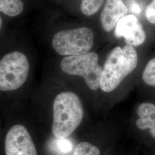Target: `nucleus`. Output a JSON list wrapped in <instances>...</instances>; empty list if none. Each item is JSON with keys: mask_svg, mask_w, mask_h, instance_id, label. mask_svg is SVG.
I'll use <instances>...</instances> for the list:
<instances>
[{"mask_svg": "<svg viewBox=\"0 0 155 155\" xmlns=\"http://www.w3.org/2000/svg\"><path fill=\"white\" fill-rule=\"evenodd\" d=\"M94 35L89 28H76L58 32L52 45L56 52L63 56H77L89 53L93 45Z\"/></svg>", "mask_w": 155, "mask_h": 155, "instance_id": "obj_5", "label": "nucleus"}, {"mask_svg": "<svg viewBox=\"0 0 155 155\" xmlns=\"http://www.w3.org/2000/svg\"><path fill=\"white\" fill-rule=\"evenodd\" d=\"M51 148L59 155H67L72 150V144L70 140L56 138L51 143Z\"/></svg>", "mask_w": 155, "mask_h": 155, "instance_id": "obj_11", "label": "nucleus"}, {"mask_svg": "<svg viewBox=\"0 0 155 155\" xmlns=\"http://www.w3.org/2000/svg\"><path fill=\"white\" fill-rule=\"evenodd\" d=\"M2 19L0 17V29L1 28V26H2Z\"/></svg>", "mask_w": 155, "mask_h": 155, "instance_id": "obj_17", "label": "nucleus"}, {"mask_svg": "<svg viewBox=\"0 0 155 155\" xmlns=\"http://www.w3.org/2000/svg\"><path fill=\"white\" fill-rule=\"evenodd\" d=\"M139 117L136 125L140 129H149L151 136L155 139V105L150 103H143L137 110Z\"/></svg>", "mask_w": 155, "mask_h": 155, "instance_id": "obj_9", "label": "nucleus"}, {"mask_svg": "<svg viewBox=\"0 0 155 155\" xmlns=\"http://www.w3.org/2000/svg\"><path fill=\"white\" fill-rule=\"evenodd\" d=\"M145 16L151 24H155V0H152L145 9Z\"/></svg>", "mask_w": 155, "mask_h": 155, "instance_id": "obj_15", "label": "nucleus"}, {"mask_svg": "<svg viewBox=\"0 0 155 155\" xmlns=\"http://www.w3.org/2000/svg\"><path fill=\"white\" fill-rule=\"evenodd\" d=\"M24 9L21 0H0V12L10 17L20 15Z\"/></svg>", "mask_w": 155, "mask_h": 155, "instance_id": "obj_10", "label": "nucleus"}, {"mask_svg": "<svg viewBox=\"0 0 155 155\" xmlns=\"http://www.w3.org/2000/svg\"><path fill=\"white\" fill-rule=\"evenodd\" d=\"M143 79L148 85L155 86V58L147 63L143 72Z\"/></svg>", "mask_w": 155, "mask_h": 155, "instance_id": "obj_14", "label": "nucleus"}, {"mask_svg": "<svg viewBox=\"0 0 155 155\" xmlns=\"http://www.w3.org/2000/svg\"><path fill=\"white\" fill-rule=\"evenodd\" d=\"M127 12V8L123 0H106L100 16L104 29L106 32H110Z\"/></svg>", "mask_w": 155, "mask_h": 155, "instance_id": "obj_8", "label": "nucleus"}, {"mask_svg": "<svg viewBox=\"0 0 155 155\" xmlns=\"http://www.w3.org/2000/svg\"><path fill=\"white\" fill-rule=\"evenodd\" d=\"M117 38H124L127 45L137 46L144 43L145 33L139 19L133 15L122 17L114 31Z\"/></svg>", "mask_w": 155, "mask_h": 155, "instance_id": "obj_7", "label": "nucleus"}, {"mask_svg": "<svg viewBox=\"0 0 155 155\" xmlns=\"http://www.w3.org/2000/svg\"><path fill=\"white\" fill-rule=\"evenodd\" d=\"M100 155V150L97 147L87 142H82L78 144L72 155Z\"/></svg>", "mask_w": 155, "mask_h": 155, "instance_id": "obj_13", "label": "nucleus"}, {"mask_svg": "<svg viewBox=\"0 0 155 155\" xmlns=\"http://www.w3.org/2000/svg\"><path fill=\"white\" fill-rule=\"evenodd\" d=\"M81 10L84 15L91 16L95 14L103 5L105 0H81Z\"/></svg>", "mask_w": 155, "mask_h": 155, "instance_id": "obj_12", "label": "nucleus"}, {"mask_svg": "<svg viewBox=\"0 0 155 155\" xmlns=\"http://www.w3.org/2000/svg\"><path fill=\"white\" fill-rule=\"evenodd\" d=\"M83 116V106L76 94L70 91L58 94L53 104V134L56 138H67L79 126Z\"/></svg>", "mask_w": 155, "mask_h": 155, "instance_id": "obj_1", "label": "nucleus"}, {"mask_svg": "<svg viewBox=\"0 0 155 155\" xmlns=\"http://www.w3.org/2000/svg\"><path fill=\"white\" fill-rule=\"evenodd\" d=\"M129 9L130 11L133 12L135 14H138L140 11H141V9L140 8L139 5L137 3H136L135 1H131L129 3Z\"/></svg>", "mask_w": 155, "mask_h": 155, "instance_id": "obj_16", "label": "nucleus"}, {"mask_svg": "<svg viewBox=\"0 0 155 155\" xmlns=\"http://www.w3.org/2000/svg\"><path fill=\"white\" fill-rule=\"evenodd\" d=\"M138 56L132 45H127L122 48L116 47L107 56L102 68L100 88L110 92L137 67Z\"/></svg>", "mask_w": 155, "mask_h": 155, "instance_id": "obj_2", "label": "nucleus"}, {"mask_svg": "<svg viewBox=\"0 0 155 155\" xmlns=\"http://www.w3.org/2000/svg\"><path fill=\"white\" fill-rule=\"evenodd\" d=\"M6 155H37V151L27 129L15 125L9 129L5 141Z\"/></svg>", "mask_w": 155, "mask_h": 155, "instance_id": "obj_6", "label": "nucleus"}, {"mask_svg": "<svg viewBox=\"0 0 155 155\" xmlns=\"http://www.w3.org/2000/svg\"><path fill=\"white\" fill-rule=\"evenodd\" d=\"M61 68L67 74L83 77L91 90L100 88L102 68L98 64V56L95 52L66 56L61 60Z\"/></svg>", "mask_w": 155, "mask_h": 155, "instance_id": "obj_3", "label": "nucleus"}, {"mask_svg": "<svg viewBox=\"0 0 155 155\" xmlns=\"http://www.w3.org/2000/svg\"><path fill=\"white\" fill-rule=\"evenodd\" d=\"M29 64L27 56L12 52L0 60V91H13L21 87L28 78Z\"/></svg>", "mask_w": 155, "mask_h": 155, "instance_id": "obj_4", "label": "nucleus"}]
</instances>
